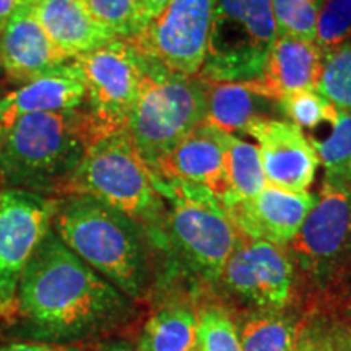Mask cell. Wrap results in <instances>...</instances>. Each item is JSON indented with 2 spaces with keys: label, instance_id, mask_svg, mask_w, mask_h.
<instances>
[{
  "label": "cell",
  "instance_id": "obj_25",
  "mask_svg": "<svg viewBox=\"0 0 351 351\" xmlns=\"http://www.w3.org/2000/svg\"><path fill=\"white\" fill-rule=\"evenodd\" d=\"M95 19L119 39H132L147 26L143 0H86Z\"/></svg>",
  "mask_w": 351,
  "mask_h": 351
},
{
  "label": "cell",
  "instance_id": "obj_3",
  "mask_svg": "<svg viewBox=\"0 0 351 351\" xmlns=\"http://www.w3.org/2000/svg\"><path fill=\"white\" fill-rule=\"evenodd\" d=\"M91 142L83 108L20 117L0 134L2 186L47 197L67 195Z\"/></svg>",
  "mask_w": 351,
  "mask_h": 351
},
{
  "label": "cell",
  "instance_id": "obj_12",
  "mask_svg": "<svg viewBox=\"0 0 351 351\" xmlns=\"http://www.w3.org/2000/svg\"><path fill=\"white\" fill-rule=\"evenodd\" d=\"M296 278L287 247L239 236L219 283L258 311H283L295 293Z\"/></svg>",
  "mask_w": 351,
  "mask_h": 351
},
{
  "label": "cell",
  "instance_id": "obj_15",
  "mask_svg": "<svg viewBox=\"0 0 351 351\" xmlns=\"http://www.w3.org/2000/svg\"><path fill=\"white\" fill-rule=\"evenodd\" d=\"M223 135V130L202 122L150 173L208 189L223 205L231 195Z\"/></svg>",
  "mask_w": 351,
  "mask_h": 351
},
{
  "label": "cell",
  "instance_id": "obj_11",
  "mask_svg": "<svg viewBox=\"0 0 351 351\" xmlns=\"http://www.w3.org/2000/svg\"><path fill=\"white\" fill-rule=\"evenodd\" d=\"M217 0H169L129 41L147 59L174 73L199 77Z\"/></svg>",
  "mask_w": 351,
  "mask_h": 351
},
{
  "label": "cell",
  "instance_id": "obj_26",
  "mask_svg": "<svg viewBox=\"0 0 351 351\" xmlns=\"http://www.w3.org/2000/svg\"><path fill=\"white\" fill-rule=\"evenodd\" d=\"M280 106L285 119L301 130H314L324 124L333 125L339 119V109L317 90L289 93L280 99Z\"/></svg>",
  "mask_w": 351,
  "mask_h": 351
},
{
  "label": "cell",
  "instance_id": "obj_18",
  "mask_svg": "<svg viewBox=\"0 0 351 351\" xmlns=\"http://www.w3.org/2000/svg\"><path fill=\"white\" fill-rule=\"evenodd\" d=\"M207 85L205 122L217 129L234 134L247 132L261 121L285 119L280 101L271 98L257 80L223 82Z\"/></svg>",
  "mask_w": 351,
  "mask_h": 351
},
{
  "label": "cell",
  "instance_id": "obj_30",
  "mask_svg": "<svg viewBox=\"0 0 351 351\" xmlns=\"http://www.w3.org/2000/svg\"><path fill=\"white\" fill-rule=\"evenodd\" d=\"M199 351H243L238 328L221 307L208 306L199 313Z\"/></svg>",
  "mask_w": 351,
  "mask_h": 351
},
{
  "label": "cell",
  "instance_id": "obj_6",
  "mask_svg": "<svg viewBox=\"0 0 351 351\" xmlns=\"http://www.w3.org/2000/svg\"><path fill=\"white\" fill-rule=\"evenodd\" d=\"M296 275L320 301L346 302L351 287V186L322 182L295 239L287 245Z\"/></svg>",
  "mask_w": 351,
  "mask_h": 351
},
{
  "label": "cell",
  "instance_id": "obj_35",
  "mask_svg": "<svg viewBox=\"0 0 351 351\" xmlns=\"http://www.w3.org/2000/svg\"><path fill=\"white\" fill-rule=\"evenodd\" d=\"M96 351H137V350H134L132 346L125 345V343H111V345L103 346V348H99Z\"/></svg>",
  "mask_w": 351,
  "mask_h": 351
},
{
  "label": "cell",
  "instance_id": "obj_14",
  "mask_svg": "<svg viewBox=\"0 0 351 351\" xmlns=\"http://www.w3.org/2000/svg\"><path fill=\"white\" fill-rule=\"evenodd\" d=\"M314 204L315 195L311 192L298 194L265 184L256 197L234 202L223 210L241 238L269 241L287 247Z\"/></svg>",
  "mask_w": 351,
  "mask_h": 351
},
{
  "label": "cell",
  "instance_id": "obj_13",
  "mask_svg": "<svg viewBox=\"0 0 351 351\" xmlns=\"http://www.w3.org/2000/svg\"><path fill=\"white\" fill-rule=\"evenodd\" d=\"M245 134L256 138L267 184L298 194L309 191L319 156L300 127L287 119L261 121Z\"/></svg>",
  "mask_w": 351,
  "mask_h": 351
},
{
  "label": "cell",
  "instance_id": "obj_28",
  "mask_svg": "<svg viewBox=\"0 0 351 351\" xmlns=\"http://www.w3.org/2000/svg\"><path fill=\"white\" fill-rule=\"evenodd\" d=\"M278 36L315 41L320 0H270Z\"/></svg>",
  "mask_w": 351,
  "mask_h": 351
},
{
  "label": "cell",
  "instance_id": "obj_27",
  "mask_svg": "<svg viewBox=\"0 0 351 351\" xmlns=\"http://www.w3.org/2000/svg\"><path fill=\"white\" fill-rule=\"evenodd\" d=\"M314 43L326 59L351 43V0H320Z\"/></svg>",
  "mask_w": 351,
  "mask_h": 351
},
{
  "label": "cell",
  "instance_id": "obj_36",
  "mask_svg": "<svg viewBox=\"0 0 351 351\" xmlns=\"http://www.w3.org/2000/svg\"><path fill=\"white\" fill-rule=\"evenodd\" d=\"M348 311H350V317H351V287H350V295H348ZM351 328V326H350Z\"/></svg>",
  "mask_w": 351,
  "mask_h": 351
},
{
  "label": "cell",
  "instance_id": "obj_22",
  "mask_svg": "<svg viewBox=\"0 0 351 351\" xmlns=\"http://www.w3.org/2000/svg\"><path fill=\"white\" fill-rule=\"evenodd\" d=\"M300 324L283 311H261L245 319L238 332L243 351H295Z\"/></svg>",
  "mask_w": 351,
  "mask_h": 351
},
{
  "label": "cell",
  "instance_id": "obj_32",
  "mask_svg": "<svg viewBox=\"0 0 351 351\" xmlns=\"http://www.w3.org/2000/svg\"><path fill=\"white\" fill-rule=\"evenodd\" d=\"M0 351H82L75 345H56L43 343V341H13V343L0 346Z\"/></svg>",
  "mask_w": 351,
  "mask_h": 351
},
{
  "label": "cell",
  "instance_id": "obj_20",
  "mask_svg": "<svg viewBox=\"0 0 351 351\" xmlns=\"http://www.w3.org/2000/svg\"><path fill=\"white\" fill-rule=\"evenodd\" d=\"M324 65L326 56L315 43L278 36L257 82L271 98L280 101L296 91L317 90Z\"/></svg>",
  "mask_w": 351,
  "mask_h": 351
},
{
  "label": "cell",
  "instance_id": "obj_2",
  "mask_svg": "<svg viewBox=\"0 0 351 351\" xmlns=\"http://www.w3.org/2000/svg\"><path fill=\"white\" fill-rule=\"evenodd\" d=\"M51 230L132 301L147 295L155 247L135 219L91 195L70 194L59 197Z\"/></svg>",
  "mask_w": 351,
  "mask_h": 351
},
{
  "label": "cell",
  "instance_id": "obj_4",
  "mask_svg": "<svg viewBox=\"0 0 351 351\" xmlns=\"http://www.w3.org/2000/svg\"><path fill=\"white\" fill-rule=\"evenodd\" d=\"M152 181L165 200L163 223L150 236L155 251L197 282L218 285L239 234L217 197L192 182L153 174Z\"/></svg>",
  "mask_w": 351,
  "mask_h": 351
},
{
  "label": "cell",
  "instance_id": "obj_8",
  "mask_svg": "<svg viewBox=\"0 0 351 351\" xmlns=\"http://www.w3.org/2000/svg\"><path fill=\"white\" fill-rule=\"evenodd\" d=\"M276 38L270 0H217L199 77L212 83L258 80Z\"/></svg>",
  "mask_w": 351,
  "mask_h": 351
},
{
  "label": "cell",
  "instance_id": "obj_23",
  "mask_svg": "<svg viewBox=\"0 0 351 351\" xmlns=\"http://www.w3.org/2000/svg\"><path fill=\"white\" fill-rule=\"evenodd\" d=\"M223 140H225L226 169L231 187L230 199L221 205L223 208H226L234 202L256 197L265 187L267 181L256 145L244 142L228 132L223 135Z\"/></svg>",
  "mask_w": 351,
  "mask_h": 351
},
{
  "label": "cell",
  "instance_id": "obj_21",
  "mask_svg": "<svg viewBox=\"0 0 351 351\" xmlns=\"http://www.w3.org/2000/svg\"><path fill=\"white\" fill-rule=\"evenodd\" d=\"M137 351H199V314L182 302L165 306L147 322Z\"/></svg>",
  "mask_w": 351,
  "mask_h": 351
},
{
  "label": "cell",
  "instance_id": "obj_16",
  "mask_svg": "<svg viewBox=\"0 0 351 351\" xmlns=\"http://www.w3.org/2000/svg\"><path fill=\"white\" fill-rule=\"evenodd\" d=\"M86 86L75 60L57 65L0 98V134L29 114L75 111L85 106Z\"/></svg>",
  "mask_w": 351,
  "mask_h": 351
},
{
  "label": "cell",
  "instance_id": "obj_17",
  "mask_svg": "<svg viewBox=\"0 0 351 351\" xmlns=\"http://www.w3.org/2000/svg\"><path fill=\"white\" fill-rule=\"evenodd\" d=\"M69 59L39 23L33 3L21 2L0 36V70L12 82L26 83Z\"/></svg>",
  "mask_w": 351,
  "mask_h": 351
},
{
  "label": "cell",
  "instance_id": "obj_9",
  "mask_svg": "<svg viewBox=\"0 0 351 351\" xmlns=\"http://www.w3.org/2000/svg\"><path fill=\"white\" fill-rule=\"evenodd\" d=\"M73 60L85 80L83 111L93 140L124 132L147 72L145 57L129 39L117 38Z\"/></svg>",
  "mask_w": 351,
  "mask_h": 351
},
{
  "label": "cell",
  "instance_id": "obj_31",
  "mask_svg": "<svg viewBox=\"0 0 351 351\" xmlns=\"http://www.w3.org/2000/svg\"><path fill=\"white\" fill-rule=\"evenodd\" d=\"M300 330L295 351H351V328L322 322L313 317Z\"/></svg>",
  "mask_w": 351,
  "mask_h": 351
},
{
  "label": "cell",
  "instance_id": "obj_29",
  "mask_svg": "<svg viewBox=\"0 0 351 351\" xmlns=\"http://www.w3.org/2000/svg\"><path fill=\"white\" fill-rule=\"evenodd\" d=\"M317 91L339 111H351V43L327 57Z\"/></svg>",
  "mask_w": 351,
  "mask_h": 351
},
{
  "label": "cell",
  "instance_id": "obj_19",
  "mask_svg": "<svg viewBox=\"0 0 351 351\" xmlns=\"http://www.w3.org/2000/svg\"><path fill=\"white\" fill-rule=\"evenodd\" d=\"M33 8L44 32L69 60L117 39L95 19L86 0H39Z\"/></svg>",
  "mask_w": 351,
  "mask_h": 351
},
{
  "label": "cell",
  "instance_id": "obj_5",
  "mask_svg": "<svg viewBox=\"0 0 351 351\" xmlns=\"http://www.w3.org/2000/svg\"><path fill=\"white\" fill-rule=\"evenodd\" d=\"M142 88L124 134L153 171L207 116V85L147 59Z\"/></svg>",
  "mask_w": 351,
  "mask_h": 351
},
{
  "label": "cell",
  "instance_id": "obj_34",
  "mask_svg": "<svg viewBox=\"0 0 351 351\" xmlns=\"http://www.w3.org/2000/svg\"><path fill=\"white\" fill-rule=\"evenodd\" d=\"M143 2H145V10H147V20L150 21L155 19L158 13L163 10L166 5H168L169 0H143Z\"/></svg>",
  "mask_w": 351,
  "mask_h": 351
},
{
  "label": "cell",
  "instance_id": "obj_10",
  "mask_svg": "<svg viewBox=\"0 0 351 351\" xmlns=\"http://www.w3.org/2000/svg\"><path fill=\"white\" fill-rule=\"evenodd\" d=\"M59 197L23 189L0 191V319L13 322L21 275L52 226Z\"/></svg>",
  "mask_w": 351,
  "mask_h": 351
},
{
  "label": "cell",
  "instance_id": "obj_37",
  "mask_svg": "<svg viewBox=\"0 0 351 351\" xmlns=\"http://www.w3.org/2000/svg\"><path fill=\"white\" fill-rule=\"evenodd\" d=\"M23 2H26V3H33V5H34V3L39 2V0H23Z\"/></svg>",
  "mask_w": 351,
  "mask_h": 351
},
{
  "label": "cell",
  "instance_id": "obj_38",
  "mask_svg": "<svg viewBox=\"0 0 351 351\" xmlns=\"http://www.w3.org/2000/svg\"><path fill=\"white\" fill-rule=\"evenodd\" d=\"M3 186H2V179H0V191H2Z\"/></svg>",
  "mask_w": 351,
  "mask_h": 351
},
{
  "label": "cell",
  "instance_id": "obj_33",
  "mask_svg": "<svg viewBox=\"0 0 351 351\" xmlns=\"http://www.w3.org/2000/svg\"><path fill=\"white\" fill-rule=\"evenodd\" d=\"M23 0H0V36H2L3 29L10 19L13 16V13L16 12V8L21 5Z\"/></svg>",
  "mask_w": 351,
  "mask_h": 351
},
{
  "label": "cell",
  "instance_id": "obj_7",
  "mask_svg": "<svg viewBox=\"0 0 351 351\" xmlns=\"http://www.w3.org/2000/svg\"><path fill=\"white\" fill-rule=\"evenodd\" d=\"M70 194H85L104 202L140 223L148 236L160 231L165 218V200L153 186L150 169L124 132L90 143L70 181Z\"/></svg>",
  "mask_w": 351,
  "mask_h": 351
},
{
  "label": "cell",
  "instance_id": "obj_24",
  "mask_svg": "<svg viewBox=\"0 0 351 351\" xmlns=\"http://www.w3.org/2000/svg\"><path fill=\"white\" fill-rule=\"evenodd\" d=\"M309 142L324 166V181L351 186V111H339L330 134Z\"/></svg>",
  "mask_w": 351,
  "mask_h": 351
},
{
  "label": "cell",
  "instance_id": "obj_1",
  "mask_svg": "<svg viewBox=\"0 0 351 351\" xmlns=\"http://www.w3.org/2000/svg\"><path fill=\"white\" fill-rule=\"evenodd\" d=\"M132 311L130 298L49 230L21 275L13 324L32 341L73 345L119 326Z\"/></svg>",
  "mask_w": 351,
  "mask_h": 351
}]
</instances>
